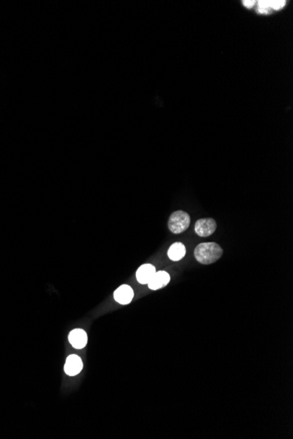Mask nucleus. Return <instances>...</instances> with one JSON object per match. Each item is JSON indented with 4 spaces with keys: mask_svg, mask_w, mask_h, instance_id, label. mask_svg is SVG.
<instances>
[{
    "mask_svg": "<svg viewBox=\"0 0 293 439\" xmlns=\"http://www.w3.org/2000/svg\"><path fill=\"white\" fill-rule=\"evenodd\" d=\"M134 297V292L133 288L127 284L120 285L116 288L114 293V298L117 303L121 305H127L133 301Z\"/></svg>",
    "mask_w": 293,
    "mask_h": 439,
    "instance_id": "5",
    "label": "nucleus"
},
{
    "mask_svg": "<svg viewBox=\"0 0 293 439\" xmlns=\"http://www.w3.org/2000/svg\"><path fill=\"white\" fill-rule=\"evenodd\" d=\"M255 2H256V1H253V0H251V1H248V0H246V1H242V3H243L244 5H245V6L247 8L253 7V6H254V5H255Z\"/></svg>",
    "mask_w": 293,
    "mask_h": 439,
    "instance_id": "11",
    "label": "nucleus"
},
{
    "mask_svg": "<svg viewBox=\"0 0 293 439\" xmlns=\"http://www.w3.org/2000/svg\"><path fill=\"white\" fill-rule=\"evenodd\" d=\"M222 254L221 246L215 242L201 243L194 250L195 259L203 265H210L217 262Z\"/></svg>",
    "mask_w": 293,
    "mask_h": 439,
    "instance_id": "1",
    "label": "nucleus"
},
{
    "mask_svg": "<svg viewBox=\"0 0 293 439\" xmlns=\"http://www.w3.org/2000/svg\"><path fill=\"white\" fill-rule=\"evenodd\" d=\"M170 281H171V275L169 274V273L161 270V271H156L152 279L148 283V286L151 290H158L160 288L166 287L168 284L170 283Z\"/></svg>",
    "mask_w": 293,
    "mask_h": 439,
    "instance_id": "7",
    "label": "nucleus"
},
{
    "mask_svg": "<svg viewBox=\"0 0 293 439\" xmlns=\"http://www.w3.org/2000/svg\"><path fill=\"white\" fill-rule=\"evenodd\" d=\"M156 272V267L150 263H146L141 265L136 271V279L138 282L142 285L149 283Z\"/></svg>",
    "mask_w": 293,
    "mask_h": 439,
    "instance_id": "8",
    "label": "nucleus"
},
{
    "mask_svg": "<svg viewBox=\"0 0 293 439\" xmlns=\"http://www.w3.org/2000/svg\"><path fill=\"white\" fill-rule=\"evenodd\" d=\"M84 363L80 357L76 354H70L66 359L64 365L65 374L69 376L79 375L83 370Z\"/></svg>",
    "mask_w": 293,
    "mask_h": 439,
    "instance_id": "4",
    "label": "nucleus"
},
{
    "mask_svg": "<svg viewBox=\"0 0 293 439\" xmlns=\"http://www.w3.org/2000/svg\"><path fill=\"white\" fill-rule=\"evenodd\" d=\"M69 342L74 348H84L88 343L86 331L81 328L72 329L69 334Z\"/></svg>",
    "mask_w": 293,
    "mask_h": 439,
    "instance_id": "6",
    "label": "nucleus"
},
{
    "mask_svg": "<svg viewBox=\"0 0 293 439\" xmlns=\"http://www.w3.org/2000/svg\"><path fill=\"white\" fill-rule=\"evenodd\" d=\"M190 215L183 211H176L173 212L168 222V226L170 231L174 234H180L190 226Z\"/></svg>",
    "mask_w": 293,
    "mask_h": 439,
    "instance_id": "2",
    "label": "nucleus"
},
{
    "mask_svg": "<svg viewBox=\"0 0 293 439\" xmlns=\"http://www.w3.org/2000/svg\"><path fill=\"white\" fill-rule=\"evenodd\" d=\"M217 223L213 219H200L195 223V231L202 238L209 237L216 231Z\"/></svg>",
    "mask_w": 293,
    "mask_h": 439,
    "instance_id": "3",
    "label": "nucleus"
},
{
    "mask_svg": "<svg viewBox=\"0 0 293 439\" xmlns=\"http://www.w3.org/2000/svg\"><path fill=\"white\" fill-rule=\"evenodd\" d=\"M185 254H186V248L183 243L181 242L172 244L168 250V257L170 258L172 262L181 261L185 256Z\"/></svg>",
    "mask_w": 293,
    "mask_h": 439,
    "instance_id": "10",
    "label": "nucleus"
},
{
    "mask_svg": "<svg viewBox=\"0 0 293 439\" xmlns=\"http://www.w3.org/2000/svg\"><path fill=\"white\" fill-rule=\"evenodd\" d=\"M257 4V12L269 13L271 10H280L286 4L285 0H261L255 2Z\"/></svg>",
    "mask_w": 293,
    "mask_h": 439,
    "instance_id": "9",
    "label": "nucleus"
}]
</instances>
